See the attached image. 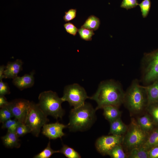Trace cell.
I'll return each mask as SVG.
<instances>
[{
	"mask_svg": "<svg viewBox=\"0 0 158 158\" xmlns=\"http://www.w3.org/2000/svg\"><path fill=\"white\" fill-rule=\"evenodd\" d=\"M147 107L154 121L158 124V104L156 103L149 104Z\"/></svg>",
	"mask_w": 158,
	"mask_h": 158,
	"instance_id": "obj_29",
	"label": "cell"
},
{
	"mask_svg": "<svg viewBox=\"0 0 158 158\" xmlns=\"http://www.w3.org/2000/svg\"><path fill=\"white\" fill-rule=\"evenodd\" d=\"M100 24V21L99 18L94 15H91L87 18L81 27L94 31L98 29Z\"/></svg>",
	"mask_w": 158,
	"mask_h": 158,
	"instance_id": "obj_19",
	"label": "cell"
},
{
	"mask_svg": "<svg viewBox=\"0 0 158 158\" xmlns=\"http://www.w3.org/2000/svg\"><path fill=\"white\" fill-rule=\"evenodd\" d=\"M147 133L141 129L137 122L133 120L124 137L123 142L127 148L131 150L142 146L147 139Z\"/></svg>",
	"mask_w": 158,
	"mask_h": 158,
	"instance_id": "obj_8",
	"label": "cell"
},
{
	"mask_svg": "<svg viewBox=\"0 0 158 158\" xmlns=\"http://www.w3.org/2000/svg\"><path fill=\"white\" fill-rule=\"evenodd\" d=\"M59 153V150H54L51 147L50 142L49 141L46 147L42 151L35 155L34 158H49L54 154Z\"/></svg>",
	"mask_w": 158,
	"mask_h": 158,
	"instance_id": "obj_24",
	"label": "cell"
},
{
	"mask_svg": "<svg viewBox=\"0 0 158 158\" xmlns=\"http://www.w3.org/2000/svg\"><path fill=\"white\" fill-rule=\"evenodd\" d=\"M142 63L143 82L148 84L158 80V49L145 53Z\"/></svg>",
	"mask_w": 158,
	"mask_h": 158,
	"instance_id": "obj_6",
	"label": "cell"
},
{
	"mask_svg": "<svg viewBox=\"0 0 158 158\" xmlns=\"http://www.w3.org/2000/svg\"><path fill=\"white\" fill-rule=\"evenodd\" d=\"M158 145V129L154 130L147 138L142 146L148 150L155 146Z\"/></svg>",
	"mask_w": 158,
	"mask_h": 158,
	"instance_id": "obj_20",
	"label": "cell"
},
{
	"mask_svg": "<svg viewBox=\"0 0 158 158\" xmlns=\"http://www.w3.org/2000/svg\"><path fill=\"white\" fill-rule=\"evenodd\" d=\"M142 15L143 18H146L148 16L150 10L151 6L150 0H143L138 4Z\"/></svg>",
	"mask_w": 158,
	"mask_h": 158,
	"instance_id": "obj_27",
	"label": "cell"
},
{
	"mask_svg": "<svg viewBox=\"0 0 158 158\" xmlns=\"http://www.w3.org/2000/svg\"><path fill=\"white\" fill-rule=\"evenodd\" d=\"M109 134L116 135H123L126 132L128 128L120 118L110 122Z\"/></svg>",
	"mask_w": 158,
	"mask_h": 158,
	"instance_id": "obj_15",
	"label": "cell"
},
{
	"mask_svg": "<svg viewBox=\"0 0 158 158\" xmlns=\"http://www.w3.org/2000/svg\"><path fill=\"white\" fill-rule=\"evenodd\" d=\"M47 116L38 104L30 102L25 124L30 128L31 133L37 137L41 128L49 121Z\"/></svg>",
	"mask_w": 158,
	"mask_h": 158,
	"instance_id": "obj_5",
	"label": "cell"
},
{
	"mask_svg": "<svg viewBox=\"0 0 158 158\" xmlns=\"http://www.w3.org/2000/svg\"><path fill=\"white\" fill-rule=\"evenodd\" d=\"M78 32L80 38L86 41H91L95 35L93 31L82 27L78 29Z\"/></svg>",
	"mask_w": 158,
	"mask_h": 158,
	"instance_id": "obj_26",
	"label": "cell"
},
{
	"mask_svg": "<svg viewBox=\"0 0 158 158\" xmlns=\"http://www.w3.org/2000/svg\"><path fill=\"white\" fill-rule=\"evenodd\" d=\"M16 133L19 137L22 136L28 133H31L30 128L24 123H21L18 126Z\"/></svg>",
	"mask_w": 158,
	"mask_h": 158,
	"instance_id": "obj_30",
	"label": "cell"
},
{
	"mask_svg": "<svg viewBox=\"0 0 158 158\" xmlns=\"http://www.w3.org/2000/svg\"><path fill=\"white\" fill-rule=\"evenodd\" d=\"M138 4L137 0H123L120 7L128 10L135 7Z\"/></svg>",
	"mask_w": 158,
	"mask_h": 158,
	"instance_id": "obj_31",
	"label": "cell"
},
{
	"mask_svg": "<svg viewBox=\"0 0 158 158\" xmlns=\"http://www.w3.org/2000/svg\"><path fill=\"white\" fill-rule=\"evenodd\" d=\"M89 98L84 88L77 83L65 86L63 95L61 97L63 102H68L73 108H78L84 105L85 100Z\"/></svg>",
	"mask_w": 158,
	"mask_h": 158,
	"instance_id": "obj_7",
	"label": "cell"
},
{
	"mask_svg": "<svg viewBox=\"0 0 158 158\" xmlns=\"http://www.w3.org/2000/svg\"><path fill=\"white\" fill-rule=\"evenodd\" d=\"M95 109L90 104L85 103L82 106L72 109L67 125L70 131H83L90 128L96 119Z\"/></svg>",
	"mask_w": 158,
	"mask_h": 158,
	"instance_id": "obj_2",
	"label": "cell"
},
{
	"mask_svg": "<svg viewBox=\"0 0 158 158\" xmlns=\"http://www.w3.org/2000/svg\"><path fill=\"white\" fill-rule=\"evenodd\" d=\"M30 103L28 100L18 99L9 102L5 107L11 111L15 118L25 124Z\"/></svg>",
	"mask_w": 158,
	"mask_h": 158,
	"instance_id": "obj_10",
	"label": "cell"
},
{
	"mask_svg": "<svg viewBox=\"0 0 158 158\" xmlns=\"http://www.w3.org/2000/svg\"><path fill=\"white\" fill-rule=\"evenodd\" d=\"M148 150L142 146L131 150L128 157L130 158H148Z\"/></svg>",
	"mask_w": 158,
	"mask_h": 158,
	"instance_id": "obj_21",
	"label": "cell"
},
{
	"mask_svg": "<svg viewBox=\"0 0 158 158\" xmlns=\"http://www.w3.org/2000/svg\"><path fill=\"white\" fill-rule=\"evenodd\" d=\"M67 127V125H65L59 122L47 124L42 127V134L50 139L61 138L65 135L63 130Z\"/></svg>",
	"mask_w": 158,
	"mask_h": 158,
	"instance_id": "obj_11",
	"label": "cell"
},
{
	"mask_svg": "<svg viewBox=\"0 0 158 158\" xmlns=\"http://www.w3.org/2000/svg\"><path fill=\"white\" fill-rule=\"evenodd\" d=\"M137 122L141 129L147 133L153 128V122L147 114L138 118Z\"/></svg>",
	"mask_w": 158,
	"mask_h": 158,
	"instance_id": "obj_18",
	"label": "cell"
},
{
	"mask_svg": "<svg viewBox=\"0 0 158 158\" xmlns=\"http://www.w3.org/2000/svg\"><path fill=\"white\" fill-rule=\"evenodd\" d=\"M34 73L26 74L21 77L17 76L13 79V85L20 90L32 87L34 83Z\"/></svg>",
	"mask_w": 158,
	"mask_h": 158,
	"instance_id": "obj_13",
	"label": "cell"
},
{
	"mask_svg": "<svg viewBox=\"0 0 158 158\" xmlns=\"http://www.w3.org/2000/svg\"><path fill=\"white\" fill-rule=\"evenodd\" d=\"M149 157L150 158H158V145L154 147L149 150Z\"/></svg>",
	"mask_w": 158,
	"mask_h": 158,
	"instance_id": "obj_35",
	"label": "cell"
},
{
	"mask_svg": "<svg viewBox=\"0 0 158 158\" xmlns=\"http://www.w3.org/2000/svg\"><path fill=\"white\" fill-rule=\"evenodd\" d=\"M108 155L112 158H126L128 157L124 152L121 144L114 147Z\"/></svg>",
	"mask_w": 158,
	"mask_h": 158,
	"instance_id": "obj_25",
	"label": "cell"
},
{
	"mask_svg": "<svg viewBox=\"0 0 158 158\" xmlns=\"http://www.w3.org/2000/svg\"><path fill=\"white\" fill-rule=\"evenodd\" d=\"M123 103L131 113L136 114L142 111L148 105L145 86L133 80L125 93Z\"/></svg>",
	"mask_w": 158,
	"mask_h": 158,
	"instance_id": "obj_3",
	"label": "cell"
},
{
	"mask_svg": "<svg viewBox=\"0 0 158 158\" xmlns=\"http://www.w3.org/2000/svg\"><path fill=\"white\" fill-rule=\"evenodd\" d=\"M40 107L47 116H51L56 120L61 118L65 111L61 106L63 102L55 92L51 90L41 92L38 97Z\"/></svg>",
	"mask_w": 158,
	"mask_h": 158,
	"instance_id": "obj_4",
	"label": "cell"
},
{
	"mask_svg": "<svg viewBox=\"0 0 158 158\" xmlns=\"http://www.w3.org/2000/svg\"><path fill=\"white\" fill-rule=\"evenodd\" d=\"M5 66L4 65L0 66V80H2L4 78V73Z\"/></svg>",
	"mask_w": 158,
	"mask_h": 158,
	"instance_id": "obj_37",
	"label": "cell"
},
{
	"mask_svg": "<svg viewBox=\"0 0 158 158\" xmlns=\"http://www.w3.org/2000/svg\"><path fill=\"white\" fill-rule=\"evenodd\" d=\"M23 62L20 59L8 62L5 66L4 78L14 79L18 76V74L22 69Z\"/></svg>",
	"mask_w": 158,
	"mask_h": 158,
	"instance_id": "obj_12",
	"label": "cell"
},
{
	"mask_svg": "<svg viewBox=\"0 0 158 158\" xmlns=\"http://www.w3.org/2000/svg\"><path fill=\"white\" fill-rule=\"evenodd\" d=\"M59 153L64 154L68 158H80V154L74 149L68 146L63 145L59 150Z\"/></svg>",
	"mask_w": 158,
	"mask_h": 158,
	"instance_id": "obj_22",
	"label": "cell"
},
{
	"mask_svg": "<svg viewBox=\"0 0 158 158\" xmlns=\"http://www.w3.org/2000/svg\"><path fill=\"white\" fill-rule=\"evenodd\" d=\"M8 102L4 96L0 95V107H5L8 104Z\"/></svg>",
	"mask_w": 158,
	"mask_h": 158,
	"instance_id": "obj_36",
	"label": "cell"
},
{
	"mask_svg": "<svg viewBox=\"0 0 158 158\" xmlns=\"http://www.w3.org/2000/svg\"><path fill=\"white\" fill-rule=\"evenodd\" d=\"M102 109L103 115L110 122L120 118L121 112L118 109V107L109 105L104 107Z\"/></svg>",
	"mask_w": 158,
	"mask_h": 158,
	"instance_id": "obj_17",
	"label": "cell"
},
{
	"mask_svg": "<svg viewBox=\"0 0 158 158\" xmlns=\"http://www.w3.org/2000/svg\"><path fill=\"white\" fill-rule=\"evenodd\" d=\"M9 87L8 84L2 81H0V95H3L10 94Z\"/></svg>",
	"mask_w": 158,
	"mask_h": 158,
	"instance_id": "obj_34",
	"label": "cell"
},
{
	"mask_svg": "<svg viewBox=\"0 0 158 158\" xmlns=\"http://www.w3.org/2000/svg\"><path fill=\"white\" fill-rule=\"evenodd\" d=\"M66 32L73 36H75L78 32V29L73 23L68 22L63 25Z\"/></svg>",
	"mask_w": 158,
	"mask_h": 158,
	"instance_id": "obj_32",
	"label": "cell"
},
{
	"mask_svg": "<svg viewBox=\"0 0 158 158\" xmlns=\"http://www.w3.org/2000/svg\"><path fill=\"white\" fill-rule=\"evenodd\" d=\"M125 93L119 82L108 80L101 82L96 92L89 99L96 102L97 110L109 105L118 107L123 103Z\"/></svg>",
	"mask_w": 158,
	"mask_h": 158,
	"instance_id": "obj_1",
	"label": "cell"
},
{
	"mask_svg": "<svg viewBox=\"0 0 158 158\" xmlns=\"http://www.w3.org/2000/svg\"><path fill=\"white\" fill-rule=\"evenodd\" d=\"M63 19L65 22H69L74 19L76 16L77 10L75 9H70L65 12Z\"/></svg>",
	"mask_w": 158,
	"mask_h": 158,
	"instance_id": "obj_33",
	"label": "cell"
},
{
	"mask_svg": "<svg viewBox=\"0 0 158 158\" xmlns=\"http://www.w3.org/2000/svg\"><path fill=\"white\" fill-rule=\"evenodd\" d=\"M145 87L147 97L148 105L158 103V80Z\"/></svg>",
	"mask_w": 158,
	"mask_h": 158,
	"instance_id": "obj_16",
	"label": "cell"
},
{
	"mask_svg": "<svg viewBox=\"0 0 158 158\" xmlns=\"http://www.w3.org/2000/svg\"><path fill=\"white\" fill-rule=\"evenodd\" d=\"M19 137L16 132L7 131L6 134L1 138L3 144L6 147L13 148L20 147V144Z\"/></svg>",
	"mask_w": 158,
	"mask_h": 158,
	"instance_id": "obj_14",
	"label": "cell"
},
{
	"mask_svg": "<svg viewBox=\"0 0 158 158\" xmlns=\"http://www.w3.org/2000/svg\"><path fill=\"white\" fill-rule=\"evenodd\" d=\"M21 123L15 118L13 119L11 118L3 123L1 128L7 129L8 132H15L18 126Z\"/></svg>",
	"mask_w": 158,
	"mask_h": 158,
	"instance_id": "obj_23",
	"label": "cell"
},
{
	"mask_svg": "<svg viewBox=\"0 0 158 158\" xmlns=\"http://www.w3.org/2000/svg\"><path fill=\"white\" fill-rule=\"evenodd\" d=\"M123 135H111L102 136L96 140L95 146L100 153L104 155H108L114 147L123 142Z\"/></svg>",
	"mask_w": 158,
	"mask_h": 158,
	"instance_id": "obj_9",
	"label": "cell"
},
{
	"mask_svg": "<svg viewBox=\"0 0 158 158\" xmlns=\"http://www.w3.org/2000/svg\"><path fill=\"white\" fill-rule=\"evenodd\" d=\"M14 117L11 111L7 107L1 108L0 110V122L2 123Z\"/></svg>",
	"mask_w": 158,
	"mask_h": 158,
	"instance_id": "obj_28",
	"label": "cell"
}]
</instances>
